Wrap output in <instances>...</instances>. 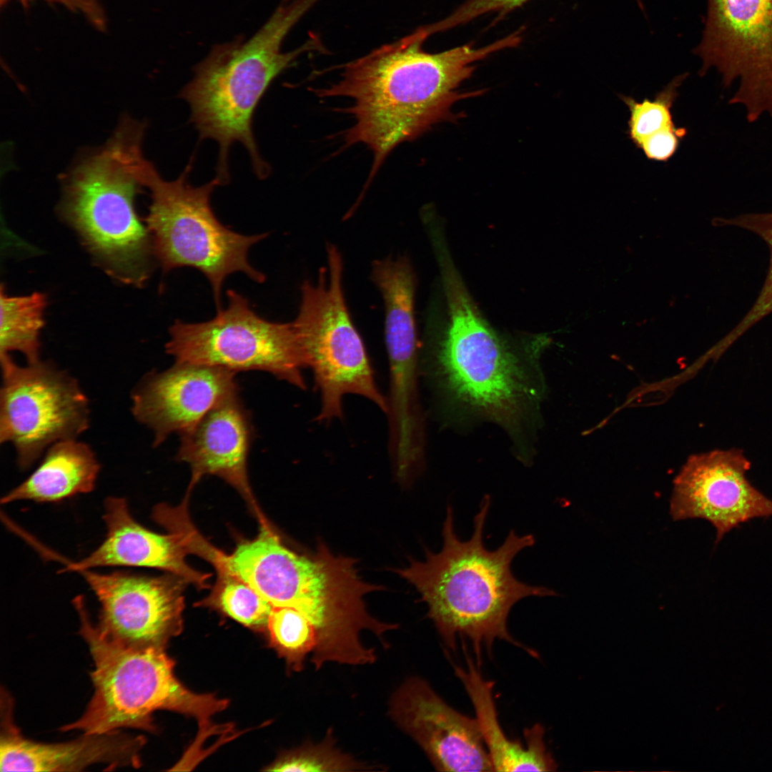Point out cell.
Returning a JSON list of instances; mask_svg holds the SVG:
<instances>
[{
	"label": "cell",
	"mask_w": 772,
	"mask_h": 772,
	"mask_svg": "<svg viewBox=\"0 0 772 772\" xmlns=\"http://www.w3.org/2000/svg\"><path fill=\"white\" fill-rule=\"evenodd\" d=\"M11 0H1V6ZM24 6H27L32 0H16ZM57 3L71 11L83 15L96 28L103 29L106 26V18L101 5L97 0H45Z\"/></svg>",
	"instance_id": "f546056e"
},
{
	"label": "cell",
	"mask_w": 772,
	"mask_h": 772,
	"mask_svg": "<svg viewBox=\"0 0 772 772\" xmlns=\"http://www.w3.org/2000/svg\"><path fill=\"white\" fill-rule=\"evenodd\" d=\"M715 226H735L761 237L770 250V265L762 289L750 310L724 340L730 344L753 325L772 313V212L751 213L732 218H715Z\"/></svg>",
	"instance_id": "4316f807"
},
{
	"label": "cell",
	"mask_w": 772,
	"mask_h": 772,
	"mask_svg": "<svg viewBox=\"0 0 772 772\" xmlns=\"http://www.w3.org/2000/svg\"><path fill=\"white\" fill-rule=\"evenodd\" d=\"M78 573L100 604L98 626L112 639L133 647L165 648L182 631L188 583L183 578L93 569Z\"/></svg>",
	"instance_id": "4fadbf2b"
},
{
	"label": "cell",
	"mask_w": 772,
	"mask_h": 772,
	"mask_svg": "<svg viewBox=\"0 0 772 772\" xmlns=\"http://www.w3.org/2000/svg\"><path fill=\"white\" fill-rule=\"evenodd\" d=\"M143 127L125 123L109 143L82 162L65 187L64 212L109 274L141 286L149 274V232L134 198L142 185Z\"/></svg>",
	"instance_id": "8992f818"
},
{
	"label": "cell",
	"mask_w": 772,
	"mask_h": 772,
	"mask_svg": "<svg viewBox=\"0 0 772 772\" xmlns=\"http://www.w3.org/2000/svg\"><path fill=\"white\" fill-rule=\"evenodd\" d=\"M382 766L360 761L337 748L333 731L329 728L320 742L307 741L282 755L267 771L292 772H348L382 771Z\"/></svg>",
	"instance_id": "d4e9b609"
},
{
	"label": "cell",
	"mask_w": 772,
	"mask_h": 772,
	"mask_svg": "<svg viewBox=\"0 0 772 772\" xmlns=\"http://www.w3.org/2000/svg\"><path fill=\"white\" fill-rule=\"evenodd\" d=\"M236 373L219 367L175 362L146 375L132 393L135 419L152 432L153 446L192 429L227 396L239 392Z\"/></svg>",
	"instance_id": "2e32d148"
},
{
	"label": "cell",
	"mask_w": 772,
	"mask_h": 772,
	"mask_svg": "<svg viewBox=\"0 0 772 772\" xmlns=\"http://www.w3.org/2000/svg\"><path fill=\"white\" fill-rule=\"evenodd\" d=\"M267 629L272 646L292 671H300L310 655L315 656L319 645L313 624L301 613L286 607H273Z\"/></svg>",
	"instance_id": "603a6c76"
},
{
	"label": "cell",
	"mask_w": 772,
	"mask_h": 772,
	"mask_svg": "<svg viewBox=\"0 0 772 772\" xmlns=\"http://www.w3.org/2000/svg\"><path fill=\"white\" fill-rule=\"evenodd\" d=\"M6 704L0 736L1 771H79L94 764L137 767L145 743L142 736L119 731L83 733L63 743H47L24 737L11 720Z\"/></svg>",
	"instance_id": "d6986e66"
},
{
	"label": "cell",
	"mask_w": 772,
	"mask_h": 772,
	"mask_svg": "<svg viewBox=\"0 0 772 772\" xmlns=\"http://www.w3.org/2000/svg\"><path fill=\"white\" fill-rule=\"evenodd\" d=\"M446 257L440 262L450 320L436 350L437 370L463 402L503 424H513L534 395L528 371L480 315Z\"/></svg>",
	"instance_id": "9c48e42d"
},
{
	"label": "cell",
	"mask_w": 772,
	"mask_h": 772,
	"mask_svg": "<svg viewBox=\"0 0 772 772\" xmlns=\"http://www.w3.org/2000/svg\"><path fill=\"white\" fill-rule=\"evenodd\" d=\"M228 303L212 320L199 323L176 320L170 327L166 352L175 362L223 367L235 372H269L301 390L306 367L292 322L280 323L259 316L246 297L227 292Z\"/></svg>",
	"instance_id": "30bf717a"
},
{
	"label": "cell",
	"mask_w": 772,
	"mask_h": 772,
	"mask_svg": "<svg viewBox=\"0 0 772 772\" xmlns=\"http://www.w3.org/2000/svg\"><path fill=\"white\" fill-rule=\"evenodd\" d=\"M107 534L101 545L84 558L68 563L64 572H79L99 567L127 566L164 570L199 588H207L209 574L194 570L186 561L188 550L179 534L162 535L140 525L123 498L104 502Z\"/></svg>",
	"instance_id": "ac0fdd59"
},
{
	"label": "cell",
	"mask_w": 772,
	"mask_h": 772,
	"mask_svg": "<svg viewBox=\"0 0 772 772\" xmlns=\"http://www.w3.org/2000/svg\"><path fill=\"white\" fill-rule=\"evenodd\" d=\"M687 76L683 74L676 76L652 100L644 99L638 102L631 96L619 95L630 112L628 137L637 147L649 135L675 124L671 109L678 96V88Z\"/></svg>",
	"instance_id": "484cf974"
},
{
	"label": "cell",
	"mask_w": 772,
	"mask_h": 772,
	"mask_svg": "<svg viewBox=\"0 0 772 772\" xmlns=\"http://www.w3.org/2000/svg\"><path fill=\"white\" fill-rule=\"evenodd\" d=\"M698 74L716 69L722 84L739 86L728 104H741L749 123L772 117V0H707Z\"/></svg>",
	"instance_id": "7c38bea8"
},
{
	"label": "cell",
	"mask_w": 772,
	"mask_h": 772,
	"mask_svg": "<svg viewBox=\"0 0 772 772\" xmlns=\"http://www.w3.org/2000/svg\"><path fill=\"white\" fill-rule=\"evenodd\" d=\"M318 1H287L249 39L213 46L180 91L199 137L218 144L215 178L220 184L229 182V152L235 142L247 149L256 176L262 179L269 176V166L261 157L253 134L254 112L271 83L299 56L321 51L315 39L292 51H282L290 31Z\"/></svg>",
	"instance_id": "277c9868"
},
{
	"label": "cell",
	"mask_w": 772,
	"mask_h": 772,
	"mask_svg": "<svg viewBox=\"0 0 772 772\" xmlns=\"http://www.w3.org/2000/svg\"><path fill=\"white\" fill-rule=\"evenodd\" d=\"M751 462L736 448L691 455L673 482L670 515L675 521L703 519L716 529V543L757 518L772 517V500L748 480Z\"/></svg>",
	"instance_id": "5bb4252c"
},
{
	"label": "cell",
	"mask_w": 772,
	"mask_h": 772,
	"mask_svg": "<svg viewBox=\"0 0 772 772\" xmlns=\"http://www.w3.org/2000/svg\"><path fill=\"white\" fill-rule=\"evenodd\" d=\"M686 134L685 127H678L675 124L649 135L638 148L643 152L648 159L667 162L676 152Z\"/></svg>",
	"instance_id": "f1b7e54d"
},
{
	"label": "cell",
	"mask_w": 772,
	"mask_h": 772,
	"mask_svg": "<svg viewBox=\"0 0 772 772\" xmlns=\"http://www.w3.org/2000/svg\"><path fill=\"white\" fill-rule=\"evenodd\" d=\"M327 267L316 282L301 286L299 311L292 322L306 367L311 369L321 400L319 422L343 417L347 395L367 398L385 413L387 399L380 392L364 341L352 322L343 289L342 255L327 245Z\"/></svg>",
	"instance_id": "ba28073f"
},
{
	"label": "cell",
	"mask_w": 772,
	"mask_h": 772,
	"mask_svg": "<svg viewBox=\"0 0 772 772\" xmlns=\"http://www.w3.org/2000/svg\"><path fill=\"white\" fill-rule=\"evenodd\" d=\"M430 35L427 25L422 26L343 64L339 80L312 89L320 98L351 100L342 112L355 122L343 134V148L363 144L373 154L364 190L396 147L451 119L450 109L456 102L482 93L456 90L470 77L475 62L518 44L509 34L481 48L468 44L431 54L422 46Z\"/></svg>",
	"instance_id": "6da1fadb"
},
{
	"label": "cell",
	"mask_w": 772,
	"mask_h": 772,
	"mask_svg": "<svg viewBox=\"0 0 772 772\" xmlns=\"http://www.w3.org/2000/svg\"><path fill=\"white\" fill-rule=\"evenodd\" d=\"M74 605L80 621L79 633L94 663V693L82 715L61 726V731H154L153 713L169 710L197 721L199 743L202 738L224 732V728L213 725L212 717L227 708V700L188 690L175 677L174 663L164 648L133 647L109 638L91 620L82 596L74 598Z\"/></svg>",
	"instance_id": "5b68a950"
},
{
	"label": "cell",
	"mask_w": 772,
	"mask_h": 772,
	"mask_svg": "<svg viewBox=\"0 0 772 772\" xmlns=\"http://www.w3.org/2000/svg\"><path fill=\"white\" fill-rule=\"evenodd\" d=\"M252 430L249 414L239 392H234L180 435L175 458L191 468L189 492L203 476L219 477L245 498L262 521L264 518L257 508L247 472Z\"/></svg>",
	"instance_id": "e0dca14e"
},
{
	"label": "cell",
	"mask_w": 772,
	"mask_h": 772,
	"mask_svg": "<svg viewBox=\"0 0 772 772\" xmlns=\"http://www.w3.org/2000/svg\"><path fill=\"white\" fill-rule=\"evenodd\" d=\"M191 168L190 162L177 179L167 181L147 160L141 176L152 199L147 228L162 269H198L209 282L219 310L222 287L229 275L242 272L257 283L264 282V274L249 264L248 251L267 234L244 235L224 227L210 205L219 181L194 187L189 182Z\"/></svg>",
	"instance_id": "52a82bcc"
},
{
	"label": "cell",
	"mask_w": 772,
	"mask_h": 772,
	"mask_svg": "<svg viewBox=\"0 0 772 772\" xmlns=\"http://www.w3.org/2000/svg\"><path fill=\"white\" fill-rule=\"evenodd\" d=\"M46 305L41 293L13 297L1 287L0 355L16 351L24 355L27 363L41 360L39 338Z\"/></svg>",
	"instance_id": "7402d4cb"
},
{
	"label": "cell",
	"mask_w": 772,
	"mask_h": 772,
	"mask_svg": "<svg viewBox=\"0 0 772 772\" xmlns=\"http://www.w3.org/2000/svg\"><path fill=\"white\" fill-rule=\"evenodd\" d=\"M388 715L439 771H493L476 718L461 714L419 676L406 678L389 699Z\"/></svg>",
	"instance_id": "9a60e30c"
},
{
	"label": "cell",
	"mask_w": 772,
	"mask_h": 772,
	"mask_svg": "<svg viewBox=\"0 0 772 772\" xmlns=\"http://www.w3.org/2000/svg\"><path fill=\"white\" fill-rule=\"evenodd\" d=\"M192 553L217 572L232 575L254 588L273 607L304 615L315 626L319 645L314 659L322 663L344 660L362 645V635L377 620L367 608L365 595L382 590L364 581L352 558L334 554L321 540L312 554L287 547L267 522L251 540L241 541L230 553L199 535Z\"/></svg>",
	"instance_id": "7a4b0ae2"
},
{
	"label": "cell",
	"mask_w": 772,
	"mask_h": 772,
	"mask_svg": "<svg viewBox=\"0 0 772 772\" xmlns=\"http://www.w3.org/2000/svg\"><path fill=\"white\" fill-rule=\"evenodd\" d=\"M530 0H466L453 12L442 19L445 30L464 24L480 16L496 13L501 17ZM643 9V0H635Z\"/></svg>",
	"instance_id": "83f0119b"
},
{
	"label": "cell",
	"mask_w": 772,
	"mask_h": 772,
	"mask_svg": "<svg viewBox=\"0 0 772 772\" xmlns=\"http://www.w3.org/2000/svg\"><path fill=\"white\" fill-rule=\"evenodd\" d=\"M490 505V499L486 496L467 540L457 535L453 510L447 505L442 549L437 553L427 549L424 561L411 559L407 567L394 570L420 593L427 604V617L445 645L454 650L457 637L468 638L478 665L482 649L490 653L496 639L536 655L510 635L507 620L511 608L523 598L556 595L548 588L519 580L512 572L515 557L535 544L533 535L520 536L512 530L498 548L488 550L485 546L483 530Z\"/></svg>",
	"instance_id": "3957f363"
},
{
	"label": "cell",
	"mask_w": 772,
	"mask_h": 772,
	"mask_svg": "<svg viewBox=\"0 0 772 772\" xmlns=\"http://www.w3.org/2000/svg\"><path fill=\"white\" fill-rule=\"evenodd\" d=\"M479 666L467 657V668L454 665L476 713L493 771H550L556 764L546 748L544 729L539 724L524 732L526 744L505 736L498 720L493 697L494 682L486 681Z\"/></svg>",
	"instance_id": "ffe728a7"
},
{
	"label": "cell",
	"mask_w": 772,
	"mask_h": 772,
	"mask_svg": "<svg viewBox=\"0 0 772 772\" xmlns=\"http://www.w3.org/2000/svg\"><path fill=\"white\" fill-rule=\"evenodd\" d=\"M209 595L199 604L215 608L239 623L253 629H267L273 606L244 581L223 572Z\"/></svg>",
	"instance_id": "cb8c5ba5"
},
{
	"label": "cell",
	"mask_w": 772,
	"mask_h": 772,
	"mask_svg": "<svg viewBox=\"0 0 772 772\" xmlns=\"http://www.w3.org/2000/svg\"><path fill=\"white\" fill-rule=\"evenodd\" d=\"M100 465L91 448L76 439L51 445L36 470L1 500L56 503L91 492Z\"/></svg>",
	"instance_id": "44dd1931"
},
{
	"label": "cell",
	"mask_w": 772,
	"mask_h": 772,
	"mask_svg": "<svg viewBox=\"0 0 772 772\" xmlns=\"http://www.w3.org/2000/svg\"><path fill=\"white\" fill-rule=\"evenodd\" d=\"M0 441L11 443L21 469L51 445L89 427V401L77 380L41 360L21 366L0 355Z\"/></svg>",
	"instance_id": "8fae6325"
}]
</instances>
